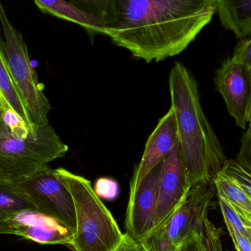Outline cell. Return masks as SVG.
I'll list each match as a JSON object with an SVG mask.
<instances>
[{"label": "cell", "mask_w": 251, "mask_h": 251, "mask_svg": "<svg viewBox=\"0 0 251 251\" xmlns=\"http://www.w3.org/2000/svg\"><path fill=\"white\" fill-rule=\"evenodd\" d=\"M215 0H110L104 35L146 63L178 55L212 22Z\"/></svg>", "instance_id": "6da1fadb"}, {"label": "cell", "mask_w": 251, "mask_h": 251, "mask_svg": "<svg viewBox=\"0 0 251 251\" xmlns=\"http://www.w3.org/2000/svg\"><path fill=\"white\" fill-rule=\"evenodd\" d=\"M169 86L187 182L213 181L228 159L202 109L197 82L182 63L172 66Z\"/></svg>", "instance_id": "7a4b0ae2"}, {"label": "cell", "mask_w": 251, "mask_h": 251, "mask_svg": "<svg viewBox=\"0 0 251 251\" xmlns=\"http://www.w3.org/2000/svg\"><path fill=\"white\" fill-rule=\"evenodd\" d=\"M73 199L76 230L72 249L75 251H115L122 234L110 211L93 190L91 181L65 168L55 170Z\"/></svg>", "instance_id": "3957f363"}, {"label": "cell", "mask_w": 251, "mask_h": 251, "mask_svg": "<svg viewBox=\"0 0 251 251\" xmlns=\"http://www.w3.org/2000/svg\"><path fill=\"white\" fill-rule=\"evenodd\" d=\"M1 114V113H0ZM69 148L50 124L27 136L13 134L0 118V181L14 182L49 168Z\"/></svg>", "instance_id": "277c9868"}, {"label": "cell", "mask_w": 251, "mask_h": 251, "mask_svg": "<svg viewBox=\"0 0 251 251\" xmlns=\"http://www.w3.org/2000/svg\"><path fill=\"white\" fill-rule=\"evenodd\" d=\"M0 23L4 33V53L13 84L34 128L48 125L51 105L32 67L23 36L7 17L0 0Z\"/></svg>", "instance_id": "5b68a950"}, {"label": "cell", "mask_w": 251, "mask_h": 251, "mask_svg": "<svg viewBox=\"0 0 251 251\" xmlns=\"http://www.w3.org/2000/svg\"><path fill=\"white\" fill-rule=\"evenodd\" d=\"M217 194L213 181L190 187L167 221L140 243L144 251H178L189 234L202 232L212 200Z\"/></svg>", "instance_id": "8992f818"}, {"label": "cell", "mask_w": 251, "mask_h": 251, "mask_svg": "<svg viewBox=\"0 0 251 251\" xmlns=\"http://www.w3.org/2000/svg\"><path fill=\"white\" fill-rule=\"evenodd\" d=\"M34 209L57 220L75 235V204L66 185L50 167L14 182H7Z\"/></svg>", "instance_id": "52a82bcc"}, {"label": "cell", "mask_w": 251, "mask_h": 251, "mask_svg": "<svg viewBox=\"0 0 251 251\" xmlns=\"http://www.w3.org/2000/svg\"><path fill=\"white\" fill-rule=\"evenodd\" d=\"M163 162H159L138 184L130 186L125 229L127 234L139 243L154 228L158 184Z\"/></svg>", "instance_id": "ba28073f"}, {"label": "cell", "mask_w": 251, "mask_h": 251, "mask_svg": "<svg viewBox=\"0 0 251 251\" xmlns=\"http://www.w3.org/2000/svg\"><path fill=\"white\" fill-rule=\"evenodd\" d=\"M215 82L229 114L239 127L247 129L251 122V68L228 59L217 71Z\"/></svg>", "instance_id": "9c48e42d"}, {"label": "cell", "mask_w": 251, "mask_h": 251, "mask_svg": "<svg viewBox=\"0 0 251 251\" xmlns=\"http://www.w3.org/2000/svg\"><path fill=\"white\" fill-rule=\"evenodd\" d=\"M190 187L186 177L178 140L172 151L164 159L162 164L158 184L157 203L153 230L167 221L182 201Z\"/></svg>", "instance_id": "30bf717a"}, {"label": "cell", "mask_w": 251, "mask_h": 251, "mask_svg": "<svg viewBox=\"0 0 251 251\" xmlns=\"http://www.w3.org/2000/svg\"><path fill=\"white\" fill-rule=\"evenodd\" d=\"M10 233L42 245H64L72 247L74 234L52 217L36 209H26L9 221Z\"/></svg>", "instance_id": "8fae6325"}, {"label": "cell", "mask_w": 251, "mask_h": 251, "mask_svg": "<svg viewBox=\"0 0 251 251\" xmlns=\"http://www.w3.org/2000/svg\"><path fill=\"white\" fill-rule=\"evenodd\" d=\"M177 142L176 122L173 110L170 108L149 136L142 157L136 168L130 186L138 184L159 162L169 156Z\"/></svg>", "instance_id": "7c38bea8"}, {"label": "cell", "mask_w": 251, "mask_h": 251, "mask_svg": "<svg viewBox=\"0 0 251 251\" xmlns=\"http://www.w3.org/2000/svg\"><path fill=\"white\" fill-rule=\"evenodd\" d=\"M41 11L59 19L69 21L82 26L91 39L97 34L104 35V26L101 19L86 13L69 2L68 0H33Z\"/></svg>", "instance_id": "4fadbf2b"}, {"label": "cell", "mask_w": 251, "mask_h": 251, "mask_svg": "<svg viewBox=\"0 0 251 251\" xmlns=\"http://www.w3.org/2000/svg\"><path fill=\"white\" fill-rule=\"evenodd\" d=\"M223 26L239 39L251 33V0H215Z\"/></svg>", "instance_id": "5bb4252c"}, {"label": "cell", "mask_w": 251, "mask_h": 251, "mask_svg": "<svg viewBox=\"0 0 251 251\" xmlns=\"http://www.w3.org/2000/svg\"><path fill=\"white\" fill-rule=\"evenodd\" d=\"M0 96L6 105L14 110L29 127L35 132V128L31 125L23 103L18 94L9 72L7 59L4 53L3 40L0 32Z\"/></svg>", "instance_id": "9a60e30c"}, {"label": "cell", "mask_w": 251, "mask_h": 251, "mask_svg": "<svg viewBox=\"0 0 251 251\" xmlns=\"http://www.w3.org/2000/svg\"><path fill=\"white\" fill-rule=\"evenodd\" d=\"M26 209H35L8 183L0 181V234H11L9 221Z\"/></svg>", "instance_id": "2e32d148"}, {"label": "cell", "mask_w": 251, "mask_h": 251, "mask_svg": "<svg viewBox=\"0 0 251 251\" xmlns=\"http://www.w3.org/2000/svg\"><path fill=\"white\" fill-rule=\"evenodd\" d=\"M213 182L216 193L222 195L246 221L251 222V196L222 173L219 172Z\"/></svg>", "instance_id": "e0dca14e"}, {"label": "cell", "mask_w": 251, "mask_h": 251, "mask_svg": "<svg viewBox=\"0 0 251 251\" xmlns=\"http://www.w3.org/2000/svg\"><path fill=\"white\" fill-rule=\"evenodd\" d=\"M218 202L225 224H229L237 231L251 238V222L246 221L221 194H218Z\"/></svg>", "instance_id": "ac0fdd59"}, {"label": "cell", "mask_w": 251, "mask_h": 251, "mask_svg": "<svg viewBox=\"0 0 251 251\" xmlns=\"http://www.w3.org/2000/svg\"><path fill=\"white\" fill-rule=\"evenodd\" d=\"M220 172L240 186L249 196H251V173L243 168L237 161L227 159Z\"/></svg>", "instance_id": "d6986e66"}, {"label": "cell", "mask_w": 251, "mask_h": 251, "mask_svg": "<svg viewBox=\"0 0 251 251\" xmlns=\"http://www.w3.org/2000/svg\"><path fill=\"white\" fill-rule=\"evenodd\" d=\"M222 233L223 229L215 226L208 217L205 218L201 232L205 251H223Z\"/></svg>", "instance_id": "ffe728a7"}, {"label": "cell", "mask_w": 251, "mask_h": 251, "mask_svg": "<svg viewBox=\"0 0 251 251\" xmlns=\"http://www.w3.org/2000/svg\"><path fill=\"white\" fill-rule=\"evenodd\" d=\"M93 190L99 199L111 201L117 199L119 195V186L117 181L106 177L98 178Z\"/></svg>", "instance_id": "44dd1931"}, {"label": "cell", "mask_w": 251, "mask_h": 251, "mask_svg": "<svg viewBox=\"0 0 251 251\" xmlns=\"http://www.w3.org/2000/svg\"><path fill=\"white\" fill-rule=\"evenodd\" d=\"M68 1L81 10L94 15L103 21L110 0H68Z\"/></svg>", "instance_id": "7402d4cb"}, {"label": "cell", "mask_w": 251, "mask_h": 251, "mask_svg": "<svg viewBox=\"0 0 251 251\" xmlns=\"http://www.w3.org/2000/svg\"><path fill=\"white\" fill-rule=\"evenodd\" d=\"M231 60L235 63L251 68V38L240 39L236 46Z\"/></svg>", "instance_id": "603a6c76"}, {"label": "cell", "mask_w": 251, "mask_h": 251, "mask_svg": "<svg viewBox=\"0 0 251 251\" xmlns=\"http://www.w3.org/2000/svg\"><path fill=\"white\" fill-rule=\"evenodd\" d=\"M251 125H249L241 140L240 152L237 156V162L243 168L251 172Z\"/></svg>", "instance_id": "cb8c5ba5"}, {"label": "cell", "mask_w": 251, "mask_h": 251, "mask_svg": "<svg viewBox=\"0 0 251 251\" xmlns=\"http://www.w3.org/2000/svg\"><path fill=\"white\" fill-rule=\"evenodd\" d=\"M237 251H251V238L237 231L229 224H225Z\"/></svg>", "instance_id": "d4e9b609"}, {"label": "cell", "mask_w": 251, "mask_h": 251, "mask_svg": "<svg viewBox=\"0 0 251 251\" xmlns=\"http://www.w3.org/2000/svg\"><path fill=\"white\" fill-rule=\"evenodd\" d=\"M178 251H205L201 234L193 231L189 234Z\"/></svg>", "instance_id": "484cf974"}, {"label": "cell", "mask_w": 251, "mask_h": 251, "mask_svg": "<svg viewBox=\"0 0 251 251\" xmlns=\"http://www.w3.org/2000/svg\"><path fill=\"white\" fill-rule=\"evenodd\" d=\"M115 251H144L141 245L134 240L126 233L124 234L122 242Z\"/></svg>", "instance_id": "4316f807"}, {"label": "cell", "mask_w": 251, "mask_h": 251, "mask_svg": "<svg viewBox=\"0 0 251 251\" xmlns=\"http://www.w3.org/2000/svg\"><path fill=\"white\" fill-rule=\"evenodd\" d=\"M6 107H9L8 106L6 105L3 101L2 99H1V96H0V111L3 110V109L6 108Z\"/></svg>", "instance_id": "83f0119b"}, {"label": "cell", "mask_w": 251, "mask_h": 251, "mask_svg": "<svg viewBox=\"0 0 251 251\" xmlns=\"http://www.w3.org/2000/svg\"><path fill=\"white\" fill-rule=\"evenodd\" d=\"M0 113H1V111H0Z\"/></svg>", "instance_id": "f1b7e54d"}, {"label": "cell", "mask_w": 251, "mask_h": 251, "mask_svg": "<svg viewBox=\"0 0 251 251\" xmlns=\"http://www.w3.org/2000/svg\"></svg>", "instance_id": "f546056e"}]
</instances>
